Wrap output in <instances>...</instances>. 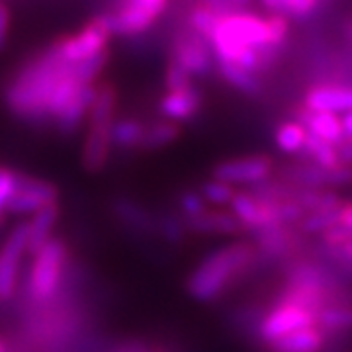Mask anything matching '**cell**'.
I'll list each match as a JSON object with an SVG mask.
<instances>
[{
  "label": "cell",
  "instance_id": "d6986e66",
  "mask_svg": "<svg viewBox=\"0 0 352 352\" xmlns=\"http://www.w3.org/2000/svg\"><path fill=\"white\" fill-rule=\"evenodd\" d=\"M61 219V204L57 206H50L45 210H41L36 215H32L25 223H28V245H30V254L45 247L55 235V229L59 226Z\"/></svg>",
  "mask_w": 352,
  "mask_h": 352
},
{
  "label": "cell",
  "instance_id": "f1b7e54d",
  "mask_svg": "<svg viewBox=\"0 0 352 352\" xmlns=\"http://www.w3.org/2000/svg\"><path fill=\"white\" fill-rule=\"evenodd\" d=\"M210 208H212V206L204 200V196H201L198 188H188L184 190V192H180L178 201H176V212H178V215H180L184 221L198 217V215H201L204 212H208Z\"/></svg>",
  "mask_w": 352,
  "mask_h": 352
},
{
  "label": "cell",
  "instance_id": "d4e9b609",
  "mask_svg": "<svg viewBox=\"0 0 352 352\" xmlns=\"http://www.w3.org/2000/svg\"><path fill=\"white\" fill-rule=\"evenodd\" d=\"M340 221V208L339 210H321V212H311L302 219V223L298 229L302 231L307 239H319L321 235H325L329 229L339 226Z\"/></svg>",
  "mask_w": 352,
  "mask_h": 352
},
{
  "label": "cell",
  "instance_id": "52a82bcc",
  "mask_svg": "<svg viewBox=\"0 0 352 352\" xmlns=\"http://www.w3.org/2000/svg\"><path fill=\"white\" fill-rule=\"evenodd\" d=\"M30 254L28 223L16 226L0 247V303H10L18 294L24 258Z\"/></svg>",
  "mask_w": 352,
  "mask_h": 352
},
{
  "label": "cell",
  "instance_id": "277c9868",
  "mask_svg": "<svg viewBox=\"0 0 352 352\" xmlns=\"http://www.w3.org/2000/svg\"><path fill=\"white\" fill-rule=\"evenodd\" d=\"M317 327V314L300 303L276 298L252 325L254 337L263 346H268L278 339L292 335L302 329Z\"/></svg>",
  "mask_w": 352,
  "mask_h": 352
},
{
  "label": "cell",
  "instance_id": "8fae6325",
  "mask_svg": "<svg viewBox=\"0 0 352 352\" xmlns=\"http://www.w3.org/2000/svg\"><path fill=\"white\" fill-rule=\"evenodd\" d=\"M173 59L194 78H204L215 69V55L208 39L192 30H182L173 41Z\"/></svg>",
  "mask_w": 352,
  "mask_h": 352
},
{
  "label": "cell",
  "instance_id": "5b68a950",
  "mask_svg": "<svg viewBox=\"0 0 352 352\" xmlns=\"http://www.w3.org/2000/svg\"><path fill=\"white\" fill-rule=\"evenodd\" d=\"M278 163L266 153L229 157L212 168V178L237 190H251L276 175Z\"/></svg>",
  "mask_w": 352,
  "mask_h": 352
},
{
  "label": "cell",
  "instance_id": "ba28073f",
  "mask_svg": "<svg viewBox=\"0 0 352 352\" xmlns=\"http://www.w3.org/2000/svg\"><path fill=\"white\" fill-rule=\"evenodd\" d=\"M116 122V116L100 112H90L87 120V133L82 143L80 161L85 170L90 175L102 173L112 157V126Z\"/></svg>",
  "mask_w": 352,
  "mask_h": 352
},
{
  "label": "cell",
  "instance_id": "44dd1931",
  "mask_svg": "<svg viewBox=\"0 0 352 352\" xmlns=\"http://www.w3.org/2000/svg\"><path fill=\"white\" fill-rule=\"evenodd\" d=\"M215 71L219 73V76L226 80L231 88H235L237 92L245 94V96H258L263 94V80L261 75H254L251 71L243 69L239 65L227 63V61H217L215 59Z\"/></svg>",
  "mask_w": 352,
  "mask_h": 352
},
{
  "label": "cell",
  "instance_id": "9a60e30c",
  "mask_svg": "<svg viewBox=\"0 0 352 352\" xmlns=\"http://www.w3.org/2000/svg\"><path fill=\"white\" fill-rule=\"evenodd\" d=\"M292 120L300 122L307 133H311L315 138L323 139L325 143L339 147L340 143L344 141V133H342V124H340V116L329 112H314L307 110L305 106H298L292 112Z\"/></svg>",
  "mask_w": 352,
  "mask_h": 352
},
{
  "label": "cell",
  "instance_id": "d590c367",
  "mask_svg": "<svg viewBox=\"0 0 352 352\" xmlns=\"http://www.w3.org/2000/svg\"><path fill=\"white\" fill-rule=\"evenodd\" d=\"M337 151H339L340 163L351 164L352 166V141H342L339 147H337Z\"/></svg>",
  "mask_w": 352,
  "mask_h": 352
},
{
  "label": "cell",
  "instance_id": "4316f807",
  "mask_svg": "<svg viewBox=\"0 0 352 352\" xmlns=\"http://www.w3.org/2000/svg\"><path fill=\"white\" fill-rule=\"evenodd\" d=\"M157 235L168 243H182L188 229L178 212H157Z\"/></svg>",
  "mask_w": 352,
  "mask_h": 352
},
{
  "label": "cell",
  "instance_id": "836d02e7",
  "mask_svg": "<svg viewBox=\"0 0 352 352\" xmlns=\"http://www.w3.org/2000/svg\"><path fill=\"white\" fill-rule=\"evenodd\" d=\"M329 264H333L337 270H339L342 276L346 278L352 284V256H344V258H333V261H327Z\"/></svg>",
  "mask_w": 352,
  "mask_h": 352
},
{
  "label": "cell",
  "instance_id": "8992f818",
  "mask_svg": "<svg viewBox=\"0 0 352 352\" xmlns=\"http://www.w3.org/2000/svg\"><path fill=\"white\" fill-rule=\"evenodd\" d=\"M113 36L108 16H98L90 20L78 34L59 39L55 45L57 53L67 63H80L108 51V43Z\"/></svg>",
  "mask_w": 352,
  "mask_h": 352
},
{
  "label": "cell",
  "instance_id": "5bb4252c",
  "mask_svg": "<svg viewBox=\"0 0 352 352\" xmlns=\"http://www.w3.org/2000/svg\"><path fill=\"white\" fill-rule=\"evenodd\" d=\"M188 235H206V237H229L245 233L239 219L231 214L229 208H210L194 219L184 221Z\"/></svg>",
  "mask_w": 352,
  "mask_h": 352
},
{
  "label": "cell",
  "instance_id": "603a6c76",
  "mask_svg": "<svg viewBox=\"0 0 352 352\" xmlns=\"http://www.w3.org/2000/svg\"><path fill=\"white\" fill-rule=\"evenodd\" d=\"M182 138V126L173 124L168 120H157L145 127V135L141 141V149L139 151L155 153L166 149L170 145H175L178 139Z\"/></svg>",
  "mask_w": 352,
  "mask_h": 352
},
{
  "label": "cell",
  "instance_id": "2e32d148",
  "mask_svg": "<svg viewBox=\"0 0 352 352\" xmlns=\"http://www.w3.org/2000/svg\"><path fill=\"white\" fill-rule=\"evenodd\" d=\"M96 85H87L82 87L73 100L67 104L63 112L59 113V118L53 122L55 129L63 135V138H71L75 135L76 131L80 127L87 124L88 113H90V108L94 104V98H96Z\"/></svg>",
  "mask_w": 352,
  "mask_h": 352
},
{
  "label": "cell",
  "instance_id": "e0dca14e",
  "mask_svg": "<svg viewBox=\"0 0 352 352\" xmlns=\"http://www.w3.org/2000/svg\"><path fill=\"white\" fill-rule=\"evenodd\" d=\"M113 217L127 229L141 235H157V212L145 208L133 198H116L112 201Z\"/></svg>",
  "mask_w": 352,
  "mask_h": 352
},
{
  "label": "cell",
  "instance_id": "d6a6232c",
  "mask_svg": "<svg viewBox=\"0 0 352 352\" xmlns=\"http://www.w3.org/2000/svg\"><path fill=\"white\" fill-rule=\"evenodd\" d=\"M8 32H10V12H8L6 4L0 2V51L4 50V45H6Z\"/></svg>",
  "mask_w": 352,
  "mask_h": 352
},
{
  "label": "cell",
  "instance_id": "30bf717a",
  "mask_svg": "<svg viewBox=\"0 0 352 352\" xmlns=\"http://www.w3.org/2000/svg\"><path fill=\"white\" fill-rule=\"evenodd\" d=\"M59 201H61V192L53 182L24 175L14 198L6 208V215L32 217L50 206H57Z\"/></svg>",
  "mask_w": 352,
  "mask_h": 352
},
{
  "label": "cell",
  "instance_id": "7c38bea8",
  "mask_svg": "<svg viewBox=\"0 0 352 352\" xmlns=\"http://www.w3.org/2000/svg\"><path fill=\"white\" fill-rule=\"evenodd\" d=\"M302 106L314 112H329L342 116L352 112V85L319 82L305 90Z\"/></svg>",
  "mask_w": 352,
  "mask_h": 352
},
{
  "label": "cell",
  "instance_id": "ac0fdd59",
  "mask_svg": "<svg viewBox=\"0 0 352 352\" xmlns=\"http://www.w3.org/2000/svg\"><path fill=\"white\" fill-rule=\"evenodd\" d=\"M317 327L333 342L352 335V302L327 303L317 311Z\"/></svg>",
  "mask_w": 352,
  "mask_h": 352
},
{
  "label": "cell",
  "instance_id": "8d00e7d4",
  "mask_svg": "<svg viewBox=\"0 0 352 352\" xmlns=\"http://www.w3.org/2000/svg\"><path fill=\"white\" fill-rule=\"evenodd\" d=\"M340 124H342L344 141H352V112L342 113V116H340Z\"/></svg>",
  "mask_w": 352,
  "mask_h": 352
},
{
  "label": "cell",
  "instance_id": "484cf974",
  "mask_svg": "<svg viewBox=\"0 0 352 352\" xmlns=\"http://www.w3.org/2000/svg\"><path fill=\"white\" fill-rule=\"evenodd\" d=\"M200 194L204 196V200L208 201L212 208H229L231 206V201L235 200V196H237V192L239 190L233 188V186H229L226 182H221V180H215V178H208V180H204L200 186Z\"/></svg>",
  "mask_w": 352,
  "mask_h": 352
},
{
  "label": "cell",
  "instance_id": "f546056e",
  "mask_svg": "<svg viewBox=\"0 0 352 352\" xmlns=\"http://www.w3.org/2000/svg\"><path fill=\"white\" fill-rule=\"evenodd\" d=\"M24 173L14 170L10 166H0V226L6 221V208L14 198L16 190L20 186Z\"/></svg>",
  "mask_w": 352,
  "mask_h": 352
},
{
  "label": "cell",
  "instance_id": "6da1fadb",
  "mask_svg": "<svg viewBox=\"0 0 352 352\" xmlns=\"http://www.w3.org/2000/svg\"><path fill=\"white\" fill-rule=\"evenodd\" d=\"M69 69L71 63L63 61L55 45H51L43 55L25 65L10 82V87L6 88L4 102L8 110L18 120H24L32 126L50 124L47 106H50L51 94L67 76Z\"/></svg>",
  "mask_w": 352,
  "mask_h": 352
},
{
  "label": "cell",
  "instance_id": "3957f363",
  "mask_svg": "<svg viewBox=\"0 0 352 352\" xmlns=\"http://www.w3.org/2000/svg\"><path fill=\"white\" fill-rule=\"evenodd\" d=\"M69 263V249L61 237L53 239L32 254V264L24 278V296L30 305H47L63 289Z\"/></svg>",
  "mask_w": 352,
  "mask_h": 352
},
{
  "label": "cell",
  "instance_id": "7402d4cb",
  "mask_svg": "<svg viewBox=\"0 0 352 352\" xmlns=\"http://www.w3.org/2000/svg\"><path fill=\"white\" fill-rule=\"evenodd\" d=\"M145 127L147 124H143L138 118H116L112 126L113 151H139L145 135Z\"/></svg>",
  "mask_w": 352,
  "mask_h": 352
},
{
  "label": "cell",
  "instance_id": "9c48e42d",
  "mask_svg": "<svg viewBox=\"0 0 352 352\" xmlns=\"http://www.w3.org/2000/svg\"><path fill=\"white\" fill-rule=\"evenodd\" d=\"M166 6L168 0H124L120 10L108 16L110 28L118 36H139L161 18Z\"/></svg>",
  "mask_w": 352,
  "mask_h": 352
},
{
  "label": "cell",
  "instance_id": "74e56055",
  "mask_svg": "<svg viewBox=\"0 0 352 352\" xmlns=\"http://www.w3.org/2000/svg\"><path fill=\"white\" fill-rule=\"evenodd\" d=\"M344 36H346V39L352 43V22H349V24L344 25Z\"/></svg>",
  "mask_w": 352,
  "mask_h": 352
},
{
  "label": "cell",
  "instance_id": "ffe728a7",
  "mask_svg": "<svg viewBox=\"0 0 352 352\" xmlns=\"http://www.w3.org/2000/svg\"><path fill=\"white\" fill-rule=\"evenodd\" d=\"M329 344L331 340L321 329L309 327L286 335L264 349L268 352H323Z\"/></svg>",
  "mask_w": 352,
  "mask_h": 352
},
{
  "label": "cell",
  "instance_id": "cb8c5ba5",
  "mask_svg": "<svg viewBox=\"0 0 352 352\" xmlns=\"http://www.w3.org/2000/svg\"><path fill=\"white\" fill-rule=\"evenodd\" d=\"M307 129L296 122V120H286L282 124H278L274 129V145L282 155H288L298 159L302 155L303 147H305V141H307Z\"/></svg>",
  "mask_w": 352,
  "mask_h": 352
},
{
  "label": "cell",
  "instance_id": "f35d334b",
  "mask_svg": "<svg viewBox=\"0 0 352 352\" xmlns=\"http://www.w3.org/2000/svg\"><path fill=\"white\" fill-rule=\"evenodd\" d=\"M0 352H8V346H6V342L0 339Z\"/></svg>",
  "mask_w": 352,
  "mask_h": 352
},
{
  "label": "cell",
  "instance_id": "7a4b0ae2",
  "mask_svg": "<svg viewBox=\"0 0 352 352\" xmlns=\"http://www.w3.org/2000/svg\"><path fill=\"white\" fill-rule=\"evenodd\" d=\"M261 266L254 243L233 241L208 252L186 278V292L198 303L217 302L241 278Z\"/></svg>",
  "mask_w": 352,
  "mask_h": 352
},
{
  "label": "cell",
  "instance_id": "1f68e13d",
  "mask_svg": "<svg viewBox=\"0 0 352 352\" xmlns=\"http://www.w3.org/2000/svg\"><path fill=\"white\" fill-rule=\"evenodd\" d=\"M319 0H282L284 18H307L317 10Z\"/></svg>",
  "mask_w": 352,
  "mask_h": 352
},
{
  "label": "cell",
  "instance_id": "4fadbf2b",
  "mask_svg": "<svg viewBox=\"0 0 352 352\" xmlns=\"http://www.w3.org/2000/svg\"><path fill=\"white\" fill-rule=\"evenodd\" d=\"M201 108H204V94L198 87L166 92L159 102L161 118L178 126L194 120L201 112Z\"/></svg>",
  "mask_w": 352,
  "mask_h": 352
},
{
  "label": "cell",
  "instance_id": "83f0119b",
  "mask_svg": "<svg viewBox=\"0 0 352 352\" xmlns=\"http://www.w3.org/2000/svg\"><path fill=\"white\" fill-rule=\"evenodd\" d=\"M219 16H221V14H217L215 10H212L210 6L200 4V6H196V8L190 12L188 28L192 32H196L198 36H201V38L210 41L212 36H214L215 28H217Z\"/></svg>",
  "mask_w": 352,
  "mask_h": 352
},
{
  "label": "cell",
  "instance_id": "e575fe53",
  "mask_svg": "<svg viewBox=\"0 0 352 352\" xmlns=\"http://www.w3.org/2000/svg\"><path fill=\"white\" fill-rule=\"evenodd\" d=\"M339 226H342L344 229L352 231V201L344 200V204H342V208H340Z\"/></svg>",
  "mask_w": 352,
  "mask_h": 352
},
{
  "label": "cell",
  "instance_id": "4dcf8cb0",
  "mask_svg": "<svg viewBox=\"0 0 352 352\" xmlns=\"http://www.w3.org/2000/svg\"><path fill=\"white\" fill-rule=\"evenodd\" d=\"M164 87H166V92H175V90H186L196 85H194V76L190 75L182 65L170 59L164 71Z\"/></svg>",
  "mask_w": 352,
  "mask_h": 352
}]
</instances>
